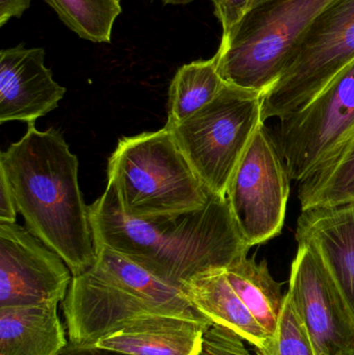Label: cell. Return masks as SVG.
<instances>
[{
    "instance_id": "6da1fadb",
    "label": "cell",
    "mask_w": 354,
    "mask_h": 355,
    "mask_svg": "<svg viewBox=\"0 0 354 355\" xmlns=\"http://www.w3.org/2000/svg\"><path fill=\"white\" fill-rule=\"evenodd\" d=\"M89 217L94 244L120 252L181 289L200 273L226 269L251 248L237 227L228 198L216 194L195 212L139 219L122 212L107 183L89 206Z\"/></svg>"
},
{
    "instance_id": "7a4b0ae2",
    "label": "cell",
    "mask_w": 354,
    "mask_h": 355,
    "mask_svg": "<svg viewBox=\"0 0 354 355\" xmlns=\"http://www.w3.org/2000/svg\"><path fill=\"white\" fill-rule=\"evenodd\" d=\"M78 166L60 131H39L35 123L0 154V174L10 185L26 229L66 262L73 277L89 271L96 260Z\"/></svg>"
},
{
    "instance_id": "3957f363",
    "label": "cell",
    "mask_w": 354,
    "mask_h": 355,
    "mask_svg": "<svg viewBox=\"0 0 354 355\" xmlns=\"http://www.w3.org/2000/svg\"><path fill=\"white\" fill-rule=\"evenodd\" d=\"M107 183L122 212L139 219L195 212L213 194L166 127L122 137L108 162Z\"/></svg>"
},
{
    "instance_id": "277c9868",
    "label": "cell",
    "mask_w": 354,
    "mask_h": 355,
    "mask_svg": "<svg viewBox=\"0 0 354 355\" xmlns=\"http://www.w3.org/2000/svg\"><path fill=\"white\" fill-rule=\"evenodd\" d=\"M333 0H262L227 37L215 58L224 83L264 94L280 78L314 19Z\"/></svg>"
},
{
    "instance_id": "5b68a950",
    "label": "cell",
    "mask_w": 354,
    "mask_h": 355,
    "mask_svg": "<svg viewBox=\"0 0 354 355\" xmlns=\"http://www.w3.org/2000/svg\"><path fill=\"white\" fill-rule=\"evenodd\" d=\"M263 95L226 85L215 98L175 126H164L205 187L227 196L233 174L262 120Z\"/></svg>"
},
{
    "instance_id": "8992f818",
    "label": "cell",
    "mask_w": 354,
    "mask_h": 355,
    "mask_svg": "<svg viewBox=\"0 0 354 355\" xmlns=\"http://www.w3.org/2000/svg\"><path fill=\"white\" fill-rule=\"evenodd\" d=\"M354 60V0H333L314 19L280 78L264 94L262 120L309 104Z\"/></svg>"
},
{
    "instance_id": "52a82bcc",
    "label": "cell",
    "mask_w": 354,
    "mask_h": 355,
    "mask_svg": "<svg viewBox=\"0 0 354 355\" xmlns=\"http://www.w3.org/2000/svg\"><path fill=\"white\" fill-rule=\"evenodd\" d=\"M354 137V60L309 104L281 119L276 145L290 180L328 168Z\"/></svg>"
},
{
    "instance_id": "ba28073f",
    "label": "cell",
    "mask_w": 354,
    "mask_h": 355,
    "mask_svg": "<svg viewBox=\"0 0 354 355\" xmlns=\"http://www.w3.org/2000/svg\"><path fill=\"white\" fill-rule=\"evenodd\" d=\"M290 177L276 139L264 123L254 133L230 184L227 198L241 235L249 246L282 231Z\"/></svg>"
},
{
    "instance_id": "9c48e42d",
    "label": "cell",
    "mask_w": 354,
    "mask_h": 355,
    "mask_svg": "<svg viewBox=\"0 0 354 355\" xmlns=\"http://www.w3.org/2000/svg\"><path fill=\"white\" fill-rule=\"evenodd\" d=\"M316 355H354V316L321 259L299 245L287 293Z\"/></svg>"
},
{
    "instance_id": "30bf717a",
    "label": "cell",
    "mask_w": 354,
    "mask_h": 355,
    "mask_svg": "<svg viewBox=\"0 0 354 355\" xmlns=\"http://www.w3.org/2000/svg\"><path fill=\"white\" fill-rule=\"evenodd\" d=\"M72 279L66 262L26 227L0 221V308L58 304Z\"/></svg>"
},
{
    "instance_id": "8fae6325",
    "label": "cell",
    "mask_w": 354,
    "mask_h": 355,
    "mask_svg": "<svg viewBox=\"0 0 354 355\" xmlns=\"http://www.w3.org/2000/svg\"><path fill=\"white\" fill-rule=\"evenodd\" d=\"M43 48L24 45L0 51V123H35L60 105L66 87L45 66Z\"/></svg>"
},
{
    "instance_id": "7c38bea8",
    "label": "cell",
    "mask_w": 354,
    "mask_h": 355,
    "mask_svg": "<svg viewBox=\"0 0 354 355\" xmlns=\"http://www.w3.org/2000/svg\"><path fill=\"white\" fill-rule=\"evenodd\" d=\"M295 238L321 259L354 316V204L301 211Z\"/></svg>"
},
{
    "instance_id": "4fadbf2b",
    "label": "cell",
    "mask_w": 354,
    "mask_h": 355,
    "mask_svg": "<svg viewBox=\"0 0 354 355\" xmlns=\"http://www.w3.org/2000/svg\"><path fill=\"white\" fill-rule=\"evenodd\" d=\"M211 325L170 315H145L101 338L96 347L130 355H200Z\"/></svg>"
},
{
    "instance_id": "5bb4252c",
    "label": "cell",
    "mask_w": 354,
    "mask_h": 355,
    "mask_svg": "<svg viewBox=\"0 0 354 355\" xmlns=\"http://www.w3.org/2000/svg\"><path fill=\"white\" fill-rule=\"evenodd\" d=\"M193 306L213 324L222 325L254 346L256 352H268L274 340L260 327L227 279L224 269L206 271L182 287Z\"/></svg>"
},
{
    "instance_id": "9a60e30c",
    "label": "cell",
    "mask_w": 354,
    "mask_h": 355,
    "mask_svg": "<svg viewBox=\"0 0 354 355\" xmlns=\"http://www.w3.org/2000/svg\"><path fill=\"white\" fill-rule=\"evenodd\" d=\"M57 304L0 308V355H58L68 345Z\"/></svg>"
},
{
    "instance_id": "2e32d148",
    "label": "cell",
    "mask_w": 354,
    "mask_h": 355,
    "mask_svg": "<svg viewBox=\"0 0 354 355\" xmlns=\"http://www.w3.org/2000/svg\"><path fill=\"white\" fill-rule=\"evenodd\" d=\"M227 279L254 318L274 340L286 295L270 275L266 261L240 257L224 269Z\"/></svg>"
},
{
    "instance_id": "e0dca14e",
    "label": "cell",
    "mask_w": 354,
    "mask_h": 355,
    "mask_svg": "<svg viewBox=\"0 0 354 355\" xmlns=\"http://www.w3.org/2000/svg\"><path fill=\"white\" fill-rule=\"evenodd\" d=\"M224 85L215 56L181 67L170 83L166 126H175L191 118L210 103Z\"/></svg>"
},
{
    "instance_id": "ac0fdd59",
    "label": "cell",
    "mask_w": 354,
    "mask_h": 355,
    "mask_svg": "<svg viewBox=\"0 0 354 355\" xmlns=\"http://www.w3.org/2000/svg\"><path fill=\"white\" fill-rule=\"evenodd\" d=\"M301 211L354 204V137L321 172L299 184Z\"/></svg>"
},
{
    "instance_id": "d6986e66",
    "label": "cell",
    "mask_w": 354,
    "mask_h": 355,
    "mask_svg": "<svg viewBox=\"0 0 354 355\" xmlns=\"http://www.w3.org/2000/svg\"><path fill=\"white\" fill-rule=\"evenodd\" d=\"M60 20L81 39L110 43L114 21L121 12L120 0H45Z\"/></svg>"
},
{
    "instance_id": "ffe728a7",
    "label": "cell",
    "mask_w": 354,
    "mask_h": 355,
    "mask_svg": "<svg viewBox=\"0 0 354 355\" xmlns=\"http://www.w3.org/2000/svg\"><path fill=\"white\" fill-rule=\"evenodd\" d=\"M258 355H316L311 338L286 294L274 344Z\"/></svg>"
},
{
    "instance_id": "44dd1931",
    "label": "cell",
    "mask_w": 354,
    "mask_h": 355,
    "mask_svg": "<svg viewBox=\"0 0 354 355\" xmlns=\"http://www.w3.org/2000/svg\"><path fill=\"white\" fill-rule=\"evenodd\" d=\"M243 341L231 329L212 324L204 336L203 349L200 355H251Z\"/></svg>"
},
{
    "instance_id": "7402d4cb",
    "label": "cell",
    "mask_w": 354,
    "mask_h": 355,
    "mask_svg": "<svg viewBox=\"0 0 354 355\" xmlns=\"http://www.w3.org/2000/svg\"><path fill=\"white\" fill-rule=\"evenodd\" d=\"M214 6V14L222 27V37H227L235 25L253 6L255 0H211Z\"/></svg>"
},
{
    "instance_id": "603a6c76",
    "label": "cell",
    "mask_w": 354,
    "mask_h": 355,
    "mask_svg": "<svg viewBox=\"0 0 354 355\" xmlns=\"http://www.w3.org/2000/svg\"><path fill=\"white\" fill-rule=\"evenodd\" d=\"M16 202L6 177L0 174V221L17 223Z\"/></svg>"
},
{
    "instance_id": "cb8c5ba5",
    "label": "cell",
    "mask_w": 354,
    "mask_h": 355,
    "mask_svg": "<svg viewBox=\"0 0 354 355\" xmlns=\"http://www.w3.org/2000/svg\"><path fill=\"white\" fill-rule=\"evenodd\" d=\"M31 0H0V26L12 18H20L30 6Z\"/></svg>"
},
{
    "instance_id": "d4e9b609",
    "label": "cell",
    "mask_w": 354,
    "mask_h": 355,
    "mask_svg": "<svg viewBox=\"0 0 354 355\" xmlns=\"http://www.w3.org/2000/svg\"><path fill=\"white\" fill-rule=\"evenodd\" d=\"M58 355H130L112 352V350L101 349L96 346H76L69 342L68 345Z\"/></svg>"
},
{
    "instance_id": "484cf974",
    "label": "cell",
    "mask_w": 354,
    "mask_h": 355,
    "mask_svg": "<svg viewBox=\"0 0 354 355\" xmlns=\"http://www.w3.org/2000/svg\"><path fill=\"white\" fill-rule=\"evenodd\" d=\"M164 4H172V6H181V4L191 3L195 0H159Z\"/></svg>"
},
{
    "instance_id": "4316f807",
    "label": "cell",
    "mask_w": 354,
    "mask_h": 355,
    "mask_svg": "<svg viewBox=\"0 0 354 355\" xmlns=\"http://www.w3.org/2000/svg\"><path fill=\"white\" fill-rule=\"evenodd\" d=\"M260 1H262V0H255V1H254L253 6H255L256 3H258V2H260Z\"/></svg>"
}]
</instances>
